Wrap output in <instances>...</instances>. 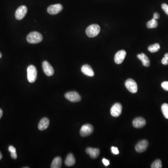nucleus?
Segmentation results:
<instances>
[{
    "label": "nucleus",
    "instance_id": "f257e3e1",
    "mask_svg": "<svg viewBox=\"0 0 168 168\" xmlns=\"http://www.w3.org/2000/svg\"><path fill=\"white\" fill-rule=\"evenodd\" d=\"M43 36L42 34L36 31L30 33L27 36V41L30 44H37L43 40Z\"/></svg>",
    "mask_w": 168,
    "mask_h": 168
},
{
    "label": "nucleus",
    "instance_id": "f03ea898",
    "mask_svg": "<svg viewBox=\"0 0 168 168\" xmlns=\"http://www.w3.org/2000/svg\"><path fill=\"white\" fill-rule=\"evenodd\" d=\"M100 28L99 25L94 24L87 27L85 33L89 37H94L97 36L100 32Z\"/></svg>",
    "mask_w": 168,
    "mask_h": 168
},
{
    "label": "nucleus",
    "instance_id": "7ed1b4c3",
    "mask_svg": "<svg viewBox=\"0 0 168 168\" xmlns=\"http://www.w3.org/2000/svg\"><path fill=\"white\" fill-rule=\"evenodd\" d=\"M37 70L35 66L30 65L27 68V79L30 83H34L37 79Z\"/></svg>",
    "mask_w": 168,
    "mask_h": 168
},
{
    "label": "nucleus",
    "instance_id": "20e7f679",
    "mask_svg": "<svg viewBox=\"0 0 168 168\" xmlns=\"http://www.w3.org/2000/svg\"><path fill=\"white\" fill-rule=\"evenodd\" d=\"M126 87L127 89L133 94L136 93L138 90L137 83L134 80L131 79H128L125 83Z\"/></svg>",
    "mask_w": 168,
    "mask_h": 168
},
{
    "label": "nucleus",
    "instance_id": "39448f33",
    "mask_svg": "<svg viewBox=\"0 0 168 168\" xmlns=\"http://www.w3.org/2000/svg\"><path fill=\"white\" fill-rule=\"evenodd\" d=\"M65 96L67 100L72 102H79L81 100V97L80 94L75 91L68 92L65 94Z\"/></svg>",
    "mask_w": 168,
    "mask_h": 168
},
{
    "label": "nucleus",
    "instance_id": "423d86ee",
    "mask_svg": "<svg viewBox=\"0 0 168 168\" xmlns=\"http://www.w3.org/2000/svg\"><path fill=\"white\" fill-rule=\"evenodd\" d=\"M94 131V127L89 124L84 125L81 127L80 130V134L82 137L89 136L92 134Z\"/></svg>",
    "mask_w": 168,
    "mask_h": 168
},
{
    "label": "nucleus",
    "instance_id": "0eeeda50",
    "mask_svg": "<svg viewBox=\"0 0 168 168\" xmlns=\"http://www.w3.org/2000/svg\"><path fill=\"white\" fill-rule=\"evenodd\" d=\"M27 7L25 6L22 5L19 7L16 10L15 13V17L18 20L22 19L27 13Z\"/></svg>",
    "mask_w": 168,
    "mask_h": 168
},
{
    "label": "nucleus",
    "instance_id": "6e6552de",
    "mask_svg": "<svg viewBox=\"0 0 168 168\" xmlns=\"http://www.w3.org/2000/svg\"><path fill=\"white\" fill-rule=\"evenodd\" d=\"M122 109H123L122 105L119 103H116L114 104L111 109V114L113 117H118L121 114Z\"/></svg>",
    "mask_w": 168,
    "mask_h": 168
},
{
    "label": "nucleus",
    "instance_id": "1a4fd4ad",
    "mask_svg": "<svg viewBox=\"0 0 168 168\" xmlns=\"http://www.w3.org/2000/svg\"><path fill=\"white\" fill-rule=\"evenodd\" d=\"M63 7L60 4L52 5L47 9V12L51 15H56L63 10Z\"/></svg>",
    "mask_w": 168,
    "mask_h": 168
},
{
    "label": "nucleus",
    "instance_id": "9d476101",
    "mask_svg": "<svg viewBox=\"0 0 168 168\" xmlns=\"http://www.w3.org/2000/svg\"><path fill=\"white\" fill-rule=\"evenodd\" d=\"M149 146V142L146 140H140L135 146V150L138 153H142L147 150Z\"/></svg>",
    "mask_w": 168,
    "mask_h": 168
},
{
    "label": "nucleus",
    "instance_id": "9b49d317",
    "mask_svg": "<svg viewBox=\"0 0 168 168\" xmlns=\"http://www.w3.org/2000/svg\"><path fill=\"white\" fill-rule=\"evenodd\" d=\"M42 67L45 74L48 76H51L54 74V70L49 62L45 61L42 64Z\"/></svg>",
    "mask_w": 168,
    "mask_h": 168
},
{
    "label": "nucleus",
    "instance_id": "f8f14e48",
    "mask_svg": "<svg viewBox=\"0 0 168 168\" xmlns=\"http://www.w3.org/2000/svg\"><path fill=\"white\" fill-rule=\"evenodd\" d=\"M127 54L126 51L124 50H120L115 54L114 56V61L117 64H120L123 62Z\"/></svg>",
    "mask_w": 168,
    "mask_h": 168
},
{
    "label": "nucleus",
    "instance_id": "ddd939ff",
    "mask_svg": "<svg viewBox=\"0 0 168 168\" xmlns=\"http://www.w3.org/2000/svg\"><path fill=\"white\" fill-rule=\"evenodd\" d=\"M146 120L143 117H137L133 121V126L137 129L143 128L146 125Z\"/></svg>",
    "mask_w": 168,
    "mask_h": 168
},
{
    "label": "nucleus",
    "instance_id": "4468645a",
    "mask_svg": "<svg viewBox=\"0 0 168 168\" xmlns=\"http://www.w3.org/2000/svg\"><path fill=\"white\" fill-rule=\"evenodd\" d=\"M81 71L83 74L89 77H93L94 75V70L89 65H84L81 67Z\"/></svg>",
    "mask_w": 168,
    "mask_h": 168
},
{
    "label": "nucleus",
    "instance_id": "2eb2a0df",
    "mask_svg": "<svg viewBox=\"0 0 168 168\" xmlns=\"http://www.w3.org/2000/svg\"><path fill=\"white\" fill-rule=\"evenodd\" d=\"M86 153L89 155L91 158L95 159L99 156L100 150L96 148H88L86 149Z\"/></svg>",
    "mask_w": 168,
    "mask_h": 168
},
{
    "label": "nucleus",
    "instance_id": "dca6fc26",
    "mask_svg": "<svg viewBox=\"0 0 168 168\" xmlns=\"http://www.w3.org/2000/svg\"><path fill=\"white\" fill-rule=\"evenodd\" d=\"M137 58L142 61L144 66L145 67H149L150 65V60L144 53H140L139 54L137 55Z\"/></svg>",
    "mask_w": 168,
    "mask_h": 168
},
{
    "label": "nucleus",
    "instance_id": "f3484780",
    "mask_svg": "<svg viewBox=\"0 0 168 168\" xmlns=\"http://www.w3.org/2000/svg\"><path fill=\"white\" fill-rule=\"evenodd\" d=\"M50 123L49 120L47 118H44L40 121L38 128L40 130H44L48 128Z\"/></svg>",
    "mask_w": 168,
    "mask_h": 168
},
{
    "label": "nucleus",
    "instance_id": "a211bd4d",
    "mask_svg": "<svg viewBox=\"0 0 168 168\" xmlns=\"http://www.w3.org/2000/svg\"><path fill=\"white\" fill-rule=\"evenodd\" d=\"M75 162V159L74 155L72 154H69L66 157L65 163L66 166L70 167L74 165Z\"/></svg>",
    "mask_w": 168,
    "mask_h": 168
},
{
    "label": "nucleus",
    "instance_id": "6ab92c4d",
    "mask_svg": "<svg viewBox=\"0 0 168 168\" xmlns=\"http://www.w3.org/2000/svg\"><path fill=\"white\" fill-rule=\"evenodd\" d=\"M62 159L60 157L55 158L51 164V168H60L62 166Z\"/></svg>",
    "mask_w": 168,
    "mask_h": 168
},
{
    "label": "nucleus",
    "instance_id": "aec40b11",
    "mask_svg": "<svg viewBox=\"0 0 168 168\" xmlns=\"http://www.w3.org/2000/svg\"><path fill=\"white\" fill-rule=\"evenodd\" d=\"M160 48V46L159 44L156 43L154 45H151L149 46L148 47V50L150 51L151 53H155L158 51Z\"/></svg>",
    "mask_w": 168,
    "mask_h": 168
},
{
    "label": "nucleus",
    "instance_id": "412c9836",
    "mask_svg": "<svg viewBox=\"0 0 168 168\" xmlns=\"http://www.w3.org/2000/svg\"><path fill=\"white\" fill-rule=\"evenodd\" d=\"M158 26V22L156 20L153 18L151 20L148 22L147 24V26L149 29H153L156 28Z\"/></svg>",
    "mask_w": 168,
    "mask_h": 168
},
{
    "label": "nucleus",
    "instance_id": "4be33fe9",
    "mask_svg": "<svg viewBox=\"0 0 168 168\" xmlns=\"http://www.w3.org/2000/svg\"><path fill=\"white\" fill-rule=\"evenodd\" d=\"M162 113L164 114V116L166 119H168V104L167 103H164L162 106Z\"/></svg>",
    "mask_w": 168,
    "mask_h": 168
},
{
    "label": "nucleus",
    "instance_id": "5701e85b",
    "mask_svg": "<svg viewBox=\"0 0 168 168\" xmlns=\"http://www.w3.org/2000/svg\"><path fill=\"white\" fill-rule=\"evenodd\" d=\"M151 168H162V162L160 159L156 160L153 163H152L151 166Z\"/></svg>",
    "mask_w": 168,
    "mask_h": 168
},
{
    "label": "nucleus",
    "instance_id": "b1692460",
    "mask_svg": "<svg viewBox=\"0 0 168 168\" xmlns=\"http://www.w3.org/2000/svg\"><path fill=\"white\" fill-rule=\"evenodd\" d=\"M162 88L164 90L168 91V81H164L161 84Z\"/></svg>",
    "mask_w": 168,
    "mask_h": 168
},
{
    "label": "nucleus",
    "instance_id": "393cba45",
    "mask_svg": "<svg viewBox=\"0 0 168 168\" xmlns=\"http://www.w3.org/2000/svg\"><path fill=\"white\" fill-rule=\"evenodd\" d=\"M162 8L163 10L165 12L167 15H168V5L165 3H163L162 5Z\"/></svg>",
    "mask_w": 168,
    "mask_h": 168
},
{
    "label": "nucleus",
    "instance_id": "a878e982",
    "mask_svg": "<svg viewBox=\"0 0 168 168\" xmlns=\"http://www.w3.org/2000/svg\"><path fill=\"white\" fill-rule=\"evenodd\" d=\"M111 151L112 153L114 155H118L119 154V151L118 150V148L116 147H112Z\"/></svg>",
    "mask_w": 168,
    "mask_h": 168
},
{
    "label": "nucleus",
    "instance_id": "bb28decb",
    "mask_svg": "<svg viewBox=\"0 0 168 168\" xmlns=\"http://www.w3.org/2000/svg\"><path fill=\"white\" fill-rule=\"evenodd\" d=\"M9 151L10 153H15V152H16V149L13 146H10L9 147Z\"/></svg>",
    "mask_w": 168,
    "mask_h": 168
},
{
    "label": "nucleus",
    "instance_id": "cd10ccee",
    "mask_svg": "<svg viewBox=\"0 0 168 168\" xmlns=\"http://www.w3.org/2000/svg\"><path fill=\"white\" fill-rule=\"evenodd\" d=\"M102 162H103L104 164V165H105L106 166H108L109 165V161L108 160L106 159H102Z\"/></svg>",
    "mask_w": 168,
    "mask_h": 168
},
{
    "label": "nucleus",
    "instance_id": "c85d7f7f",
    "mask_svg": "<svg viewBox=\"0 0 168 168\" xmlns=\"http://www.w3.org/2000/svg\"><path fill=\"white\" fill-rule=\"evenodd\" d=\"M162 63L164 65H168V60L164 57L162 60Z\"/></svg>",
    "mask_w": 168,
    "mask_h": 168
},
{
    "label": "nucleus",
    "instance_id": "c756f323",
    "mask_svg": "<svg viewBox=\"0 0 168 168\" xmlns=\"http://www.w3.org/2000/svg\"><path fill=\"white\" fill-rule=\"evenodd\" d=\"M11 156L12 158L14 159H16L17 158V154H16V152H15V153H11Z\"/></svg>",
    "mask_w": 168,
    "mask_h": 168
},
{
    "label": "nucleus",
    "instance_id": "7c9ffc66",
    "mask_svg": "<svg viewBox=\"0 0 168 168\" xmlns=\"http://www.w3.org/2000/svg\"><path fill=\"white\" fill-rule=\"evenodd\" d=\"M160 18V15L158 13H155L154 14L153 18L157 20Z\"/></svg>",
    "mask_w": 168,
    "mask_h": 168
},
{
    "label": "nucleus",
    "instance_id": "2f4dec72",
    "mask_svg": "<svg viewBox=\"0 0 168 168\" xmlns=\"http://www.w3.org/2000/svg\"><path fill=\"white\" fill-rule=\"evenodd\" d=\"M2 115H3V111L1 109H0V119L2 117Z\"/></svg>",
    "mask_w": 168,
    "mask_h": 168
},
{
    "label": "nucleus",
    "instance_id": "473e14b6",
    "mask_svg": "<svg viewBox=\"0 0 168 168\" xmlns=\"http://www.w3.org/2000/svg\"><path fill=\"white\" fill-rule=\"evenodd\" d=\"M164 58H166L168 60V53H166V54L164 55Z\"/></svg>",
    "mask_w": 168,
    "mask_h": 168
},
{
    "label": "nucleus",
    "instance_id": "72a5a7b5",
    "mask_svg": "<svg viewBox=\"0 0 168 168\" xmlns=\"http://www.w3.org/2000/svg\"><path fill=\"white\" fill-rule=\"evenodd\" d=\"M2 158V154H1V153L0 152V160H1Z\"/></svg>",
    "mask_w": 168,
    "mask_h": 168
},
{
    "label": "nucleus",
    "instance_id": "f704fd0d",
    "mask_svg": "<svg viewBox=\"0 0 168 168\" xmlns=\"http://www.w3.org/2000/svg\"><path fill=\"white\" fill-rule=\"evenodd\" d=\"M1 56H2V54H1V53L0 52V59L1 58Z\"/></svg>",
    "mask_w": 168,
    "mask_h": 168
}]
</instances>
